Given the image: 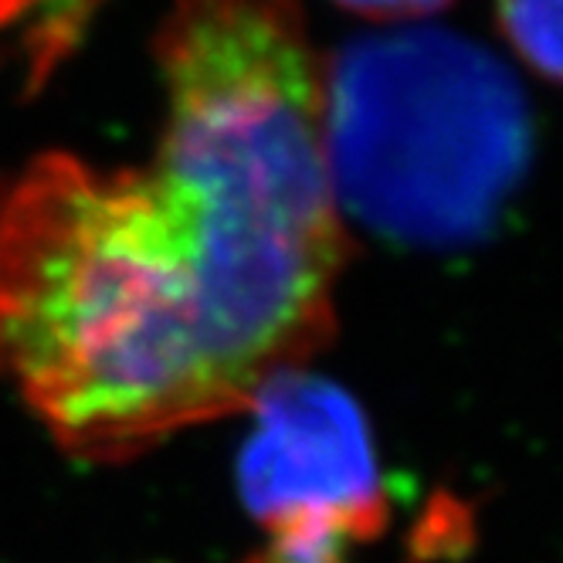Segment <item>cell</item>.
<instances>
[{"instance_id": "6da1fadb", "label": "cell", "mask_w": 563, "mask_h": 563, "mask_svg": "<svg viewBox=\"0 0 563 563\" xmlns=\"http://www.w3.org/2000/svg\"><path fill=\"white\" fill-rule=\"evenodd\" d=\"M333 333L143 170L48 153L0 180V377L68 452L245 411Z\"/></svg>"}, {"instance_id": "7a4b0ae2", "label": "cell", "mask_w": 563, "mask_h": 563, "mask_svg": "<svg viewBox=\"0 0 563 563\" xmlns=\"http://www.w3.org/2000/svg\"><path fill=\"white\" fill-rule=\"evenodd\" d=\"M340 208L411 245L489 231L530 164V112L503 65L445 31H397L327 65Z\"/></svg>"}, {"instance_id": "3957f363", "label": "cell", "mask_w": 563, "mask_h": 563, "mask_svg": "<svg viewBox=\"0 0 563 563\" xmlns=\"http://www.w3.org/2000/svg\"><path fill=\"white\" fill-rule=\"evenodd\" d=\"M241 455V493L275 563H346L387 522L367 418L340 387L282 371L255 397Z\"/></svg>"}, {"instance_id": "277c9868", "label": "cell", "mask_w": 563, "mask_h": 563, "mask_svg": "<svg viewBox=\"0 0 563 563\" xmlns=\"http://www.w3.org/2000/svg\"><path fill=\"white\" fill-rule=\"evenodd\" d=\"M496 31L522 68L563 89V0H496Z\"/></svg>"}, {"instance_id": "5b68a950", "label": "cell", "mask_w": 563, "mask_h": 563, "mask_svg": "<svg viewBox=\"0 0 563 563\" xmlns=\"http://www.w3.org/2000/svg\"><path fill=\"white\" fill-rule=\"evenodd\" d=\"M333 4L377 24H415L449 11L455 0H333Z\"/></svg>"}, {"instance_id": "8992f818", "label": "cell", "mask_w": 563, "mask_h": 563, "mask_svg": "<svg viewBox=\"0 0 563 563\" xmlns=\"http://www.w3.org/2000/svg\"><path fill=\"white\" fill-rule=\"evenodd\" d=\"M252 563H275V560H272V556H265V553H262V556H258V560H252Z\"/></svg>"}]
</instances>
